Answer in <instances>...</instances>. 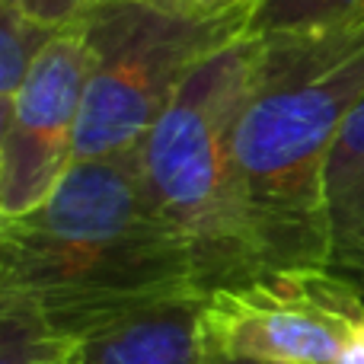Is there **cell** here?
<instances>
[{"label":"cell","instance_id":"obj_11","mask_svg":"<svg viewBox=\"0 0 364 364\" xmlns=\"http://www.w3.org/2000/svg\"><path fill=\"white\" fill-rule=\"evenodd\" d=\"M61 26L32 19L13 6L0 4V109L13 106L29 68L58 36Z\"/></svg>","mask_w":364,"mask_h":364},{"label":"cell","instance_id":"obj_4","mask_svg":"<svg viewBox=\"0 0 364 364\" xmlns=\"http://www.w3.org/2000/svg\"><path fill=\"white\" fill-rule=\"evenodd\" d=\"M246 10L201 13L176 0H106L74 19L90 45V83L74 160L138 151L188 74L243 38Z\"/></svg>","mask_w":364,"mask_h":364},{"label":"cell","instance_id":"obj_1","mask_svg":"<svg viewBox=\"0 0 364 364\" xmlns=\"http://www.w3.org/2000/svg\"><path fill=\"white\" fill-rule=\"evenodd\" d=\"M0 291L29 294L77 342L170 297L205 294L188 246L147 195L138 151L74 160L42 208L0 224Z\"/></svg>","mask_w":364,"mask_h":364},{"label":"cell","instance_id":"obj_2","mask_svg":"<svg viewBox=\"0 0 364 364\" xmlns=\"http://www.w3.org/2000/svg\"><path fill=\"white\" fill-rule=\"evenodd\" d=\"M361 96L364 16L256 38L252 90L233 132V160L265 272L333 269L323 173Z\"/></svg>","mask_w":364,"mask_h":364},{"label":"cell","instance_id":"obj_3","mask_svg":"<svg viewBox=\"0 0 364 364\" xmlns=\"http://www.w3.org/2000/svg\"><path fill=\"white\" fill-rule=\"evenodd\" d=\"M252 70L256 38L214 51L182 80L138 147L147 195L188 246L205 294L265 272L233 160V132L250 100Z\"/></svg>","mask_w":364,"mask_h":364},{"label":"cell","instance_id":"obj_15","mask_svg":"<svg viewBox=\"0 0 364 364\" xmlns=\"http://www.w3.org/2000/svg\"><path fill=\"white\" fill-rule=\"evenodd\" d=\"M201 364H284V361H262V358H230L220 352H208L201 348Z\"/></svg>","mask_w":364,"mask_h":364},{"label":"cell","instance_id":"obj_16","mask_svg":"<svg viewBox=\"0 0 364 364\" xmlns=\"http://www.w3.org/2000/svg\"><path fill=\"white\" fill-rule=\"evenodd\" d=\"M346 278H348V275H346ZM352 282H355V284H361V291H364V272H358V275H352Z\"/></svg>","mask_w":364,"mask_h":364},{"label":"cell","instance_id":"obj_12","mask_svg":"<svg viewBox=\"0 0 364 364\" xmlns=\"http://www.w3.org/2000/svg\"><path fill=\"white\" fill-rule=\"evenodd\" d=\"M4 6H13V10L26 13L32 19H42V23L51 26H68L80 16L83 10L96 4H106V0H0Z\"/></svg>","mask_w":364,"mask_h":364},{"label":"cell","instance_id":"obj_10","mask_svg":"<svg viewBox=\"0 0 364 364\" xmlns=\"http://www.w3.org/2000/svg\"><path fill=\"white\" fill-rule=\"evenodd\" d=\"M364 16V0H252L243 38L294 36Z\"/></svg>","mask_w":364,"mask_h":364},{"label":"cell","instance_id":"obj_8","mask_svg":"<svg viewBox=\"0 0 364 364\" xmlns=\"http://www.w3.org/2000/svg\"><path fill=\"white\" fill-rule=\"evenodd\" d=\"M323 188L333 227V272L352 275L364 265V96L329 147Z\"/></svg>","mask_w":364,"mask_h":364},{"label":"cell","instance_id":"obj_6","mask_svg":"<svg viewBox=\"0 0 364 364\" xmlns=\"http://www.w3.org/2000/svg\"><path fill=\"white\" fill-rule=\"evenodd\" d=\"M87 83V36L77 23H68L36 58L13 106L0 109L4 220L42 208L74 166V138Z\"/></svg>","mask_w":364,"mask_h":364},{"label":"cell","instance_id":"obj_13","mask_svg":"<svg viewBox=\"0 0 364 364\" xmlns=\"http://www.w3.org/2000/svg\"><path fill=\"white\" fill-rule=\"evenodd\" d=\"M182 6H192L201 13H230V10H246L252 6V0H176Z\"/></svg>","mask_w":364,"mask_h":364},{"label":"cell","instance_id":"obj_7","mask_svg":"<svg viewBox=\"0 0 364 364\" xmlns=\"http://www.w3.org/2000/svg\"><path fill=\"white\" fill-rule=\"evenodd\" d=\"M201 304L205 294H182L102 326L70 364H201Z\"/></svg>","mask_w":364,"mask_h":364},{"label":"cell","instance_id":"obj_17","mask_svg":"<svg viewBox=\"0 0 364 364\" xmlns=\"http://www.w3.org/2000/svg\"><path fill=\"white\" fill-rule=\"evenodd\" d=\"M358 272H364V265H361V269H355V272H352V275H358ZM339 275H342V272H339ZM352 275H348V278H352Z\"/></svg>","mask_w":364,"mask_h":364},{"label":"cell","instance_id":"obj_14","mask_svg":"<svg viewBox=\"0 0 364 364\" xmlns=\"http://www.w3.org/2000/svg\"><path fill=\"white\" fill-rule=\"evenodd\" d=\"M336 364H364V323L358 326V333L352 336V342L346 346V352L339 355Z\"/></svg>","mask_w":364,"mask_h":364},{"label":"cell","instance_id":"obj_9","mask_svg":"<svg viewBox=\"0 0 364 364\" xmlns=\"http://www.w3.org/2000/svg\"><path fill=\"white\" fill-rule=\"evenodd\" d=\"M77 346L48 326L29 294L0 291V364H70Z\"/></svg>","mask_w":364,"mask_h":364},{"label":"cell","instance_id":"obj_5","mask_svg":"<svg viewBox=\"0 0 364 364\" xmlns=\"http://www.w3.org/2000/svg\"><path fill=\"white\" fill-rule=\"evenodd\" d=\"M364 323V291L333 269H278L201 304V348L230 358L336 364Z\"/></svg>","mask_w":364,"mask_h":364}]
</instances>
